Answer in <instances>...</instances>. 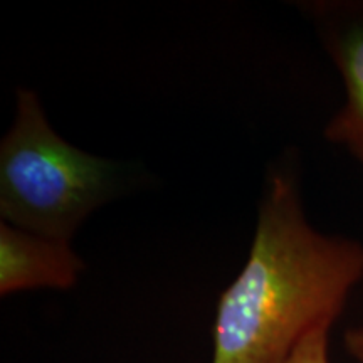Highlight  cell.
I'll use <instances>...</instances> for the list:
<instances>
[{"label":"cell","mask_w":363,"mask_h":363,"mask_svg":"<svg viewBox=\"0 0 363 363\" xmlns=\"http://www.w3.org/2000/svg\"><path fill=\"white\" fill-rule=\"evenodd\" d=\"M362 276V244L311 227L296 182L272 172L246 264L217 305L212 363H284L331 328Z\"/></svg>","instance_id":"1"},{"label":"cell","mask_w":363,"mask_h":363,"mask_svg":"<svg viewBox=\"0 0 363 363\" xmlns=\"http://www.w3.org/2000/svg\"><path fill=\"white\" fill-rule=\"evenodd\" d=\"M118 189L115 163L72 147L51 128L38 94L17 91L0 143V216L17 229L71 240Z\"/></svg>","instance_id":"2"},{"label":"cell","mask_w":363,"mask_h":363,"mask_svg":"<svg viewBox=\"0 0 363 363\" xmlns=\"http://www.w3.org/2000/svg\"><path fill=\"white\" fill-rule=\"evenodd\" d=\"M321 11V34L347 94L342 110L326 125L325 136L363 163V4Z\"/></svg>","instance_id":"3"},{"label":"cell","mask_w":363,"mask_h":363,"mask_svg":"<svg viewBox=\"0 0 363 363\" xmlns=\"http://www.w3.org/2000/svg\"><path fill=\"white\" fill-rule=\"evenodd\" d=\"M84 262L69 240L0 224V294L29 289H69L76 286Z\"/></svg>","instance_id":"4"},{"label":"cell","mask_w":363,"mask_h":363,"mask_svg":"<svg viewBox=\"0 0 363 363\" xmlns=\"http://www.w3.org/2000/svg\"><path fill=\"white\" fill-rule=\"evenodd\" d=\"M328 335L330 326H321L311 331L284 363H330Z\"/></svg>","instance_id":"5"},{"label":"cell","mask_w":363,"mask_h":363,"mask_svg":"<svg viewBox=\"0 0 363 363\" xmlns=\"http://www.w3.org/2000/svg\"><path fill=\"white\" fill-rule=\"evenodd\" d=\"M345 348L358 363H363V326L350 328L345 333Z\"/></svg>","instance_id":"6"}]
</instances>
